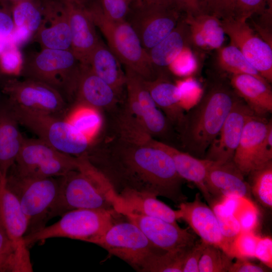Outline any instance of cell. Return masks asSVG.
<instances>
[{"instance_id": "42", "label": "cell", "mask_w": 272, "mask_h": 272, "mask_svg": "<svg viewBox=\"0 0 272 272\" xmlns=\"http://www.w3.org/2000/svg\"><path fill=\"white\" fill-rule=\"evenodd\" d=\"M197 66V58L188 44L183 48L169 67L176 75L187 76L194 73Z\"/></svg>"}, {"instance_id": "25", "label": "cell", "mask_w": 272, "mask_h": 272, "mask_svg": "<svg viewBox=\"0 0 272 272\" xmlns=\"http://www.w3.org/2000/svg\"><path fill=\"white\" fill-rule=\"evenodd\" d=\"M147 87L157 107L161 108L166 118L179 128L185 117L181 105L182 93L179 87L159 75L152 80H146Z\"/></svg>"}, {"instance_id": "16", "label": "cell", "mask_w": 272, "mask_h": 272, "mask_svg": "<svg viewBox=\"0 0 272 272\" xmlns=\"http://www.w3.org/2000/svg\"><path fill=\"white\" fill-rule=\"evenodd\" d=\"M157 197L148 192L124 188L118 192L112 190L110 200L114 209L122 215L146 216L177 223L179 220L178 210H174Z\"/></svg>"}, {"instance_id": "18", "label": "cell", "mask_w": 272, "mask_h": 272, "mask_svg": "<svg viewBox=\"0 0 272 272\" xmlns=\"http://www.w3.org/2000/svg\"><path fill=\"white\" fill-rule=\"evenodd\" d=\"M66 12L71 32V50L82 64L88 65L92 51L100 40L96 26L88 10L70 4Z\"/></svg>"}, {"instance_id": "11", "label": "cell", "mask_w": 272, "mask_h": 272, "mask_svg": "<svg viewBox=\"0 0 272 272\" xmlns=\"http://www.w3.org/2000/svg\"><path fill=\"white\" fill-rule=\"evenodd\" d=\"M221 21L230 44L241 51L261 76L271 83V45L254 32L246 19L233 17Z\"/></svg>"}, {"instance_id": "30", "label": "cell", "mask_w": 272, "mask_h": 272, "mask_svg": "<svg viewBox=\"0 0 272 272\" xmlns=\"http://www.w3.org/2000/svg\"><path fill=\"white\" fill-rule=\"evenodd\" d=\"M36 34L43 48L71 50V32L66 10L60 16L49 15L43 19Z\"/></svg>"}, {"instance_id": "12", "label": "cell", "mask_w": 272, "mask_h": 272, "mask_svg": "<svg viewBox=\"0 0 272 272\" xmlns=\"http://www.w3.org/2000/svg\"><path fill=\"white\" fill-rule=\"evenodd\" d=\"M135 224L156 247L168 252L188 249L194 244L196 236L187 229L158 218L135 214L123 215Z\"/></svg>"}, {"instance_id": "37", "label": "cell", "mask_w": 272, "mask_h": 272, "mask_svg": "<svg viewBox=\"0 0 272 272\" xmlns=\"http://www.w3.org/2000/svg\"><path fill=\"white\" fill-rule=\"evenodd\" d=\"M233 258L219 247L206 244L199 261V272H228Z\"/></svg>"}, {"instance_id": "8", "label": "cell", "mask_w": 272, "mask_h": 272, "mask_svg": "<svg viewBox=\"0 0 272 272\" xmlns=\"http://www.w3.org/2000/svg\"><path fill=\"white\" fill-rule=\"evenodd\" d=\"M6 182L27 217L28 227L26 235L46 226L58 192L59 177L30 178L20 175L12 170L11 174H8Z\"/></svg>"}, {"instance_id": "3", "label": "cell", "mask_w": 272, "mask_h": 272, "mask_svg": "<svg viewBox=\"0 0 272 272\" xmlns=\"http://www.w3.org/2000/svg\"><path fill=\"white\" fill-rule=\"evenodd\" d=\"M78 158V169L59 177V190L49 220L76 209H114L109 198L114 188L108 179L86 154Z\"/></svg>"}, {"instance_id": "35", "label": "cell", "mask_w": 272, "mask_h": 272, "mask_svg": "<svg viewBox=\"0 0 272 272\" xmlns=\"http://www.w3.org/2000/svg\"><path fill=\"white\" fill-rule=\"evenodd\" d=\"M248 183L251 193L262 206L272 207V162L251 171Z\"/></svg>"}, {"instance_id": "28", "label": "cell", "mask_w": 272, "mask_h": 272, "mask_svg": "<svg viewBox=\"0 0 272 272\" xmlns=\"http://www.w3.org/2000/svg\"><path fill=\"white\" fill-rule=\"evenodd\" d=\"M121 64L108 46L100 40L89 57L88 65L118 94L125 84V74Z\"/></svg>"}, {"instance_id": "38", "label": "cell", "mask_w": 272, "mask_h": 272, "mask_svg": "<svg viewBox=\"0 0 272 272\" xmlns=\"http://www.w3.org/2000/svg\"><path fill=\"white\" fill-rule=\"evenodd\" d=\"M42 15L29 0L17 3L13 11L15 27H25L33 34L36 33L42 25Z\"/></svg>"}, {"instance_id": "47", "label": "cell", "mask_w": 272, "mask_h": 272, "mask_svg": "<svg viewBox=\"0 0 272 272\" xmlns=\"http://www.w3.org/2000/svg\"><path fill=\"white\" fill-rule=\"evenodd\" d=\"M132 0H102L101 10L108 18L113 21L125 20Z\"/></svg>"}, {"instance_id": "10", "label": "cell", "mask_w": 272, "mask_h": 272, "mask_svg": "<svg viewBox=\"0 0 272 272\" xmlns=\"http://www.w3.org/2000/svg\"><path fill=\"white\" fill-rule=\"evenodd\" d=\"M5 92L9 96V103L24 109L61 118L69 111L67 101L57 90L38 81L11 80Z\"/></svg>"}, {"instance_id": "5", "label": "cell", "mask_w": 272, "mask_h": 272, "mask_svg": "<svg viewBox=\"0 0 272 272\" xmlns=\"http://www.w3.org/2000/svg\"><path fill=\"white\" fill-rule=\"evenodd\" d=\"M88 11L95 26L107 40L108 47L125 68L146 80H152L157 77L148 51L143 47L135 31L126 20H110L103 14L101 8Z\"/></svg>"}, {"instance_id": "48", "label": "cell", "mask_w": 272, "mask_h": 272, "mask_svg": "<svg viewBox=\"0 0 272 272\" xmlns=\"http://www.w3.org/2000/svg\"><path fill=\"white\" fill-rule=\"evenodd\" d=\"M272 162V126H271L258 148L253 171L261 168Z\"/></svg>"}, {"instance_id": "53", "label": "cell", "mask_w": 272, "mask_h": 272, "mask_svg": "<svg viewBox=\"0 0 272 272\" xmlns=\"http://www.w3.org/2000/svg\"><path fill=\"white\" fill-rule=\"evenodd\" d=\"M32 35L33 34L25 27H15L8 37L9 43L19 48L26 43Z\"/></svg>"}, {"instance_id": "44", "label": "cell", "mask_w": 272, "mask_h": 272, "mask_svg": "<svg viewBox=\"0 0 272 272\" xmlns=\"http://www.w3.org/2000/svg\"><path fill=\"white\" fill-rule=\"evenodd\" d=\"M236 0H201L202 13L224 20L234 17Z\"/></svg>"}, {"instance_id": "39", "label": "cell", "mask_w": 272, "mask_h": 272, "mask_svg": "<svg viewBox=\"0 0 272 272\" xmlns=\"http://www.w3.org/2000/svg\"><path fill=\"white\" fill-rule=\"evenodd\" d=\"M209 206L214 212L223 236L231 245L241 232L238 221L234 215L227 212L220 201L213 200Z\"/></svg>"}, {"instance_id": "20", "label": "cell", "mask_w": 272, "mask_h": 272, "mask_svg": "<svg viewBox=\"0 0 272 272\" xmlns=\"http://www.w3.org/2000/svg\"><path fill=\"white\" fill-rule=\"evenodd\" d=\"M117 93L95 74L89 65L82 64L76 87L77 104L88 105L98 110L112 106Z\"/></svg>"}, {"instance_id": "19", "label": "cell", "mask_w": 272, "mask_h": 272, "mask_svg": "<svg viewBox=\"0 0 272 272\" xmlns=\"http://www.w3.org/2000/svg\"><path fill=\"white\" fill-rule=\"evenodd\" d=\"M272 126L271 120L254 114L248 119L243 128L233 161L244 176L253 169V163L258 147Z\"/></svg>"}, {"instance_id": "32", "label": "cell", "mask_w": 272, "mask_h": 272, "mask_svg": "<svg viewBox=\"0 0 272 272\" xmlns=\"http://www.w3.org/2000/svg\"><path fill=\"white\" fill-rule=\"evenodd\" d=\"M33 271L30 253L22 251L12 241L0 216V272Z\"/></svg>"}, {"instance_id": "17", "label": "cell", "mask_w": 272, "mask_h": 272, "mask_svg": "<svg viewBox=\"0 0 272 272\" xmlns=\"http://www.w3.org/2000/svg\"><path fill=\"white\" fill-rule=\"evenodd\" d=\"M205 182L213 200L232 195L251 200L248 182L233 161H213L208 170Z\"/></svg>"}, {"instance_id": "49", "label": "cell", "mask_w": 272, "mask_h": 272, "mask_svg": "<svg viewBox=\"0 0 272 272\" xmlns=\"http://www.w3.org/2000/svg\"><path fill=\"white\" fill-rule=\"evenodd\" d=\"M206 243L197 240L186 252L183 260L182 272H199L198 263Z\"/></svg>"}, {"instance_id": "21", "label": "cell", "mask_w": 272, "mask_h": 272, "mask_svg": "<svg viewBox=\"0 0 272 272\" xmlns=\"http://www.w3.org/2000/svg\"><path fill=\"white\" fill-rule=\"evenodd\" d=\"M152 145L164 150L172 158L176 170L183 179L194 183L210 205L213 198L206 185V177L212 161L199 158L162 142L153 140Z\"/></svg>"}, {"instance_id": "55", "label": "cell", "mask_w": 272, "mask_h": 272, "mask_svg": "<svg viewBox=\"0 0 272 272\" xmlns=\"http://www.w3.org/2000/svg\"><path fill=\"white\" fill-rule=\"evenodd\" d=\"M144 6L172 7L171 0H144Z\"/></svg>"}, {"instance_id": "9", "label": "cell", "mask_w": 272, "mask_h": 272, "mask_svg": "<svg viewBox=\"0 0 272 272\" xmlns=\"http://www.w3.org/2000/svg\"><path fill=\"white\" fill-rule=\"evenodd\" d=\"M92 243L100 246L140 271H147L155 257L165 251L154 246L139 228L128 220L116 222Z\"/></svg>"}, {"instance_id": "46", "label": "cell", "mask_w": 272, "mask_h": 272, "mask_svg": "<svg viewBox=\"0 0 272 272\" xmlns=\"http://www.w3.org/2000/svg\"><path fill=\"white\" fill-rule=\"evenodd\" d=\"M271 0H236L234 17L248 19L255 14H261L267 10Z\"/></svg>"}, {"instance_id": "24", "label": "cell", "mask_w": 272, "mask_h": 272, "mask_svg": "<svg viewBox=\"0 0 272 272\" xmlns=\"http://www.w3.org/2000/svg\"><path fill=\"white\" fill-rule=\"evenodd\" d=\"M189 42L203 50H217L223 46L225 32L221 20L216 16L202 13L193 16L186 15Z\"/></svg>"}, {"instance_id": "56", "label": "cell", "mask_w": 272, "mask_h": 272, "mask_svg": "<svg viewBox=\"0 0 272 272\" xmlns=\"http://www.w3.org/2000/svg\"><path fill=\"white\" fill-rule=\"evenodd\" d=\"M132 4L134 5L135 8H141L144 5V0H132Z\"/></svg>"}, {"instance_id": "27", "label": "cell", "mask_w": 272, "mask_h": 272, "mask_svg": "<svg viewBox=\"0 0 272 272\" xmlns=\"http://www.w3.org/2000/svg\"><path fill=\"white\" fill-rule=\"evenodd\" d=\"M61 152L40 139H24L15 163L11 168L23 176L30 177Z\"/></svg>"}, {"instance_id": "7", "label": "cell", "mask_w": 272, "mask_h": 272, "mask_svg": "<svg viewBox=\"0 0 272 272\" xmlns=\"http://www.w3.org/2000/svg\"><path fill=\"white\" fill-rule=\"evenodd\" d=\"M19 124L56 150L76 157L87 153L91 142L64 118L7 106Z\"/></svg>"}, {"instance_id": "23", "label": "cell", "mask_w": 272, "mask_h": 272, "mask_svg": "<svg viewBox=\"0 0 272 272\" xmlns=\"http://www.w3.org/2000/svg\"><path fill=\"white\" fill-rule=\"evenodd\" d=\"M230 84L236 94L256 114L272 112V91L269 83L248 74L232 75Z\"/></svg>"}, {"instance_id": "54", "label": "cell", "mask_w": 272, "mask_h": 272, "mask_svg": "<svg viewBox=\"0 0 272 272\" xmlns=\"http://www.w3.org/2000/svg\"><path fill=\"white\" fill-rule=\"evenodd\" d=\"M14 27L13 18L6 12L0 10V36L9 37Z\"/></svg>"}, {"instance_id": "33", "label": "cell", "mask_w": 272, "mask_h": 272, "mask_svg": "<svg viewBox=\"0 0 272 272\" xmlns=\"http://www.w3.org/2000/svg\"><path fill=\"white\" fill-rule=\"evenodd\" d=\"M216 50V64L221 71L231 76L248 74L264 79L234 45L230 44L227 46H222Z\"/></svg>"}, {"instance_id": "22", "label": "cell", "mask_w": 272, "mask_h": 272, "mask_svg": "<svg viewBox=\"0 0 272 272\" xmlns=\"http://www.w3.org/2000/svg\"><path fill=\"white\" fill-rule=\"evenodd\" d=\"M6 178L0 180V216L12 241L22 251L29 252L24 240L28 220L16 196L7 186Z\"/></svg>"}, {"instance_id": "26", "label": "cell", "mask_w": 272, "mask_h": 272, "mask_svg": "<svg viewBox=\"0 0 272 272\" xmlns=\"http://www.w3.org/2000/svg\"><path fill=\"white\" fill-rule=\"evenodd\" d=\"M18 124L8 106L0 110V180L15 164L23 144Z\"/></svg>"}, {"instance_id": "4", "label": "cell", "mask_w": 272, "mask_h": 272, "mask_svg": "<svg viewBox=\"0 0 272 272\" xmlns=\"http://www.w3.org/2000/svg\"><path fill=\"white\" fill-rule=\"evenodd\" d=\"M121 214L112 209H81L69 211L56 223L24 236L27 246L53 238L91 243L104 235Z\"/></svg>"}, {"instance_id": "50", "label": "cell", "mask_w": 272, "mask_h": 272, "mask_svg": "<svg viewBox=\"0 0 272 272\" xmlns=\"http://www.w3.org/2000/svg\"><path fill=\"white\" fill-rule=\"evenodd\" d=\"M254 258L271 269L272 239L270 237H258L254 252Z\"/></svg>"}, {"instance_id": "57", "label": "cell", "mask_w": 272, "mask_h": 272, "mask_svg": "<svg viewBox=\"0 0 272 272\" xmlns=\"http://www.w3.org/2000/svg\"><path fill=\"white\" fill-rule=\"evenodd\" d=\"M11 1L17 2V3H18V2H22V1H27V0H11Z\"/></svg>"}, {"instance_id": "13", "label": "cell", "mask_w": 272, "mask_h": 272, "mask_svg": "<svg viewBox=\"0 0 272 272\" xmlns=\"http://www.w3.org/2000/svg\"><path fill=\"white\" fill-rule=\"evenodd\" d=\"M130 21L144 49H150L166 37L179 21L180 13L172 7L137 9Z\"/></svg>"}, {"instance_id": "31", "label": "cell", "mask_w": 272, "mask_h": 272, "mask_svg": "<svg viewBox=\"0 0 272 272\" xmlns=\"http://www.w3.org/2000/svg\"><path fill=\"white\" fill-rule=\"evenodd\" d=\"M125 84L127 93L128 111L137 118L147 111L157 107L147 87L146 80L125 68Z\"/></svg>"}, {"instance_id": "1", "label": "cell", "mask_w": 272, "mask_h": 272, "mask_svg": "<svg viewBox=\"0 0 272 272\" xmlns=\"http://www.w3.org/2000/svg\"><path fill=\"white\" fill-rule=\"evenodd\" d=\"M105 164L102 172L115 192L124 188L166 197L175 203L187 201L182 190L183 179L177 173L171 156L152 145H135L123 142Z\"/></svg>"}, {"instance_id": "14", "label": "cell", "mask_w": 272, "mask_h": 272, "mask_svg": "<svg viewBox=\"0 0 272 272\" xmlns=\"http://www.w3.org/2000/svg\"><path fill=\"white\" fill-rule=\"evenodd\" d=\"M254 114L240 98L233 106L203 158L219 162L233 161L244 125Z\"/></svg>"}, {"instance_id": "40", "label": "cell", "mask_w": 272, "mask_h": 272, "mask_svg": "<svg viewBox=\"0 0 272 272\" xmlns=\"http://www.w3.org/2000/svg\"><path fill=\"white\" fill-rule=\"evenodd\" d=\"M258 237L253 232L241 231L232 242L231 256L236 258H254Z\"/></svg>"}, {"instance_id": "41", "label": "cell", "mask_w": 272, "mask_h": 272, "mask_svg": "<svg viewBox=\"0 0 272 272\" xmlns=\"http://www.w3.org/2000/svg\"><path fill=\"white\" fill-rule=\"evenodd\" d=\"M242 232H253L259 223V212L252 200L243 198L235 214Z\"/></svg>"}, {"instance_id": "36", "label": "cell", "mask_w": 272, "mask_h": 272, "mask_svg": "<svg viewBox=\"0 0 272 272\" xmlns=\"http://www.w3.org/2000/svg\"><path fill=\"white\" fill-rule=\"evenodd\" d=\"M118 128L120 140L125 143L135 145H150L153 140L138 118L128 111L120 117Z\"/></svg>"}, {"instance_id": "2", "label": "cell", "mask_w": 272, "mask_h": 272, "mask_svg": "<svg viewBox=\"0 0 272 272\" xmlns=\"http://www.w3.org/2000/svg\"><path fill=\"white\" fill-rule=\"evenodd\" d=\"M240 97L222 79L207 87L197 103L185 114L179 130L187 153L203 158L228 114Z\"/></svg>"}, {"instance_id": "45", "label": "cell", "mask_w": 272, "mask_h": 272, "mask_svg": "<svg viewBox=\"0 0 272 272\" xmlns=\"http://www.w3.org/2000/svg\"><path fill=\"white\" fill-rule=\"evenodd\" d=\"M23 64L22 54L16 46L9 44L0 54V66L6 74H20Z\"/></svg>"}, {"instance_id": "6", "label": "cell", "mask_w": 272, "mask_h": 272, "mask_svg": "<svg viewBox=\"0 0 272 272\" xmlns=\"http://www.w3.org/2000/svg\"><path fill=\"white\" fill-rule=\"evenodd\" d=\"M81 65L71 50L43 48L23 62L20 74L49 85L69 101L75 96Z\"/></svg>"}, {"instance_id": "34", "label": "cell", "mask_w": 272, "mask_h": 272, "mask_svg": "<svg viewBox=\"0 0 272 272\" xmlns=\"http://www.w3.org/2000/svg\"><path fill=\"white\" fill-rule=\"evenodd\" d=\"M64 118L91 142L101 128L102 119L99 110L77 104Z\"/></svg>"}, {"instance_id": "15", "label": "cell", "mask_w": 272, "mask_h": 272, "mask_svg": "<svg viewBox=\"0 0 272 272\" xmlns=\"http://www.w3.org/2000/svg\"><path fill=\"white\" fill-rule=\"evenodd\" d=\"M178 207L179 220L184 221L202 241L219 247L232 257L231 245L223 236L214 212L201 200L199 193L193 201L182 202Z\"/></svg>"}, {"instance_id": "51", "label": "cell", "mask_w": 272, "mask_h": 272, "mask_svg": "<svg viewBox=\"0 0 272 272\" xmlns=\"http://www.w3.org/2000/svg\"><path fill=\"white\" fill-rule=\"evenodd\" d=\"M171 5L179 13L195 16L202 14L201 0H171Z\"/></svg>"}, {"instance_id": "52", "label": "cell", "mask_w": 272, "mask_h": 272, "mask_svg": "<svg viewBox=\"0 0 272 272\" xmlns=\"http://www.w3.org/2000/svg\"><path fill=\"white\" fill-rule=\"evenodd\" d=\"M267 268H269L265 265L254 263L247 258H237V260L232 263L228 272H263L267 271Z\"/></svg>"}, {"instance_id": "43", "label": "cell", "mask_w": 272, "mask_h": 272, "mask_svg": "<svg viewBox=\"0 0 272 272\" xmlns=\"http://www.w3.org/2000/svg\"><path fill=\"white\" fill-rule=\"evenodd\" d=\"M138 119L145 130L151 136L164 133L168 129V120L157 107L145 112Z\"/></svg>"}, {"instance_id": "29", "label": "cell", "mask_w": 272, "mask_h": 272, "mask_svg": "<svg viewBox=\"0 0 272 272\" xmlns=\"http://www.w3.org/2000/svg\"><path fill=\"white\" fill-rule=\"evenodd\" d=\"M189 43L187 25L184 19L179 20L166 37L148 51L155 71L157 68L169 67L183 48Z\"/></svg>"}]
</instances>
